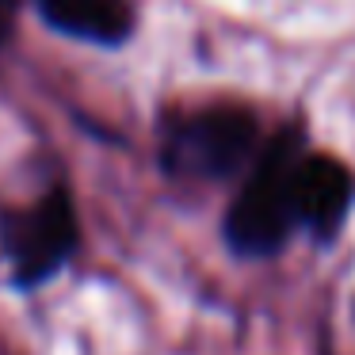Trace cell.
<instances>
[{"instance_id":"1","label":"cell","mask_w":355,"mask_h":355,"mask_svg":"<svg viewBox=\"0 0 355 355\" xmlns=\"http://www.w3.org/2000/svg\"><path fill=\"white\" fill-rule=\"evenodd\" d=\"M302 138L294 130L275 134L268 149L256 157L252 176L225 214V241L237 256H271L298 230L294 210V168H298Z\"/></svg>"},{"instance_id":"2","label":"cell","mask_w":355,"mask_h":355,"mask_svg":"<svg viewBox=\"0 0 355 355\" xmlns=\"http://www.w3.org/2000/svg\"><path fill=\"white\" fill-rule=\"evenodd\" d=\"M260 126L245 107H202L164 126L161 164L180 180H230L256 157Z\"/></svg>"},{"instance_id":"3","label":"cell","mask_w":355,"mask_h":355,"mask_svg":"<svg viewBox=\"0 0 355 355\" xmlns=\"http://www.w3.org/2000/svg\"><path fill=\"white\" fill-rule=\"evenodd\" d=\"M77 210L62 187H54L35 207L4 218V252L19 286H35L65 268V260L77 252Z\"/></svg>"},{"instance_id":"4","label":"cell","mask_w":355,"mask_h":355,"mask_svg":"<svg viewBox=\"0 0 355 355\" xmlns=\"http://www.w3.org/2000/svg\"><path fill=\"white\" fill-rule=\"evenodd\" d=\"M355 199V176L324 153H302L294 168V210L298 225H306L313 237L332 241L344 225Z\"/></svg>"},{"instance_id":"5","label":"cell","mask_w":355,"mask_h":355,"mask_svg":"<svg viewBox=\"0 0 355 355\" xmlns=\"http://www.w3.org/2000/svg\"><path fill=\"white\" fill-rule=\"evenodd\" d=\"M50 27L85 42L119 46L134 31V16L126 0H39Z\"/></svg>"},{"instance_id":"6","label":"cell","mask_w":355,"mask_h":355,"mask_svg":"<svg viewBox=\"0 0 355 355\" xmlns=\"http://www.w3.org/2000/svg\"><path fill=\"white\" fill-rule=\"evenodd\" d=\"M12 24H16V0H0V46L12 35Z\"/></svg>"}]
</instances>
